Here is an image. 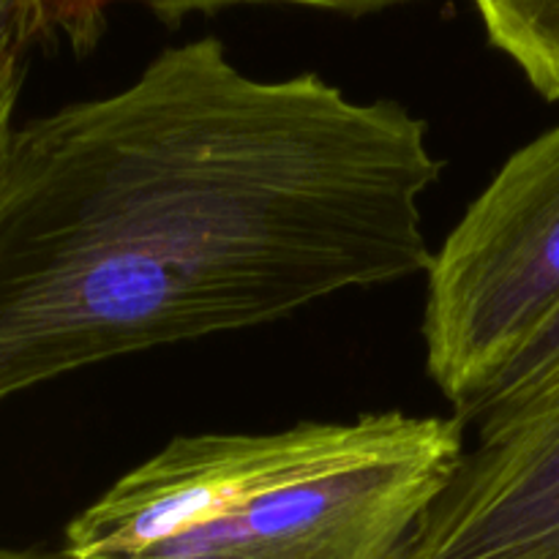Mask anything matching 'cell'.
<instances>
[{
	"mask_svg": "<svg viewBox=\"0 0 559 559\" xmlns=\"http://www.w3.org/2000/svg\"><path fill=\"white\" fill-rule=\"evenodd\" d=\"M442 162L399 102L260 80L218 38L16 126L0 158V402L429 271Z\"/></svg>",
	"mask_w": 559,
	"mask_h": 559,
	"instance_id": "6da1fadb",
	"label": "cell"
},
{
	"mask_svg": "<svg viewBox=\"0 0 559 559\" xmlns=\"http://www.w3.org/2000/svg\"><path fill=\"white\" fill-rule=\"evenodd\" d=\"M404 413L175 437L66 527V559H402L467 453Z\"/></svg>",
	"mask_w": 559,
	"mask_h": 559,
	"instance_id": "7a4b0ae2",
	"label": "cell"
},
{
	"mask_svg": "<svg viewBox=\"0 0 559 559\" xmlns=\"http://www.w3.org/2000/svg\"><path fill=\"white\" fill-rule=\"evenodd\" d=\"M426 276V369L464 415L559 314V123L502 164Z\"/></svg>",
	"mask_w": 559,
	"mask_h": 559,
	"instance_id": "3957f363",
	"label": "cell"
},
{
	"mask_svg": "<svg viewBox=\"0 0 559 559\" xmlns=\"http://www.w3.org/2000/svg\"><path fill=\"white\" fill-rule=\"evenodd\" d=\"M402 559H559V404L478 431Z\"/></svg>",
	"mask_w": 559,
	"mask_h": 559,
	"instance_id": "277c9868",
	"label": "cell"
},
{
	"mask_svg": "<svg viewBox=\"0 0 559 559\" xmlns=\"http://www.w3.org/2000/svg\"><path fill=\"white\" fill-rule=\"evenodd\" d=\"M486 36L530 85L559 102V0H473Z\"/></svg>",
	"mask_w": 559,
	"mask_h": 559,
	"instance_id": "5b68a950",
	"label": "cell"
},
{
	"mask_svg": "<svg viewBox=\"0 0 559 559\" xmlns=\"http://www.w3.org/2000/svg\"><path fill=\"white\" fill-rule=\"evenodd\" d=\"M551 404H559V314L538 342L486 391V396L456 418L464 426L484 431L527 418Z\"/></svg>",
	"mask_w": 559,
	"mask_h": 559,
	"instance_id": "8992f818",
	"label": "cell"
},
{
	"mask_svg": "<svg viewBox=\"0 0 559 559\" xmlns=\"http://www.w3.org/2000/svg\"><path fill=\"white\" fill-rule=\"evenodd\" d=\"M107 3L112 0H36L38 33L47 27H60L76 49H87L102 33V9ZM131 3H142L167 25H178L186 14H194V11L207 14V11H218L235 3H295L347 16H364L407 3V0H131Z\"/></svg>",
	"mask_w": 559,
	"mask_h": 559,
	"instance_id": "52a82bcc",
	"label": "cell"
},
{
	"mask_svg": "<svg viewBox=\"0 0 559 559\" xmlns=\"http://www.w3.org/2000/svg\"><path fill=\"white\" fill-rule=\"evenodd\" d=\"M36 36V0H0V158L16 129L14 109L25 80V52Z\"/></svg>",
	"mask_w": 559,
	"mask_h": 559,
	"instance_id": "ba28073f",
	"label": "cell"
},
{
	"mask_svg": "<svg viewBox=\"0 0 559 559\" xmlns=\"http://www.w3.org/2000/svg\"><path fill=\"white\" fill-rule=\"evenodd\" d=\"M0 559H66L63 551L60 555H41V551H5L0 549Z\"/></svg>",
	"mask_w": 559,
	"mask_h": 559,
	"instance_id": "9c48e42d",
	"label": "cell"
}]
</instances>
